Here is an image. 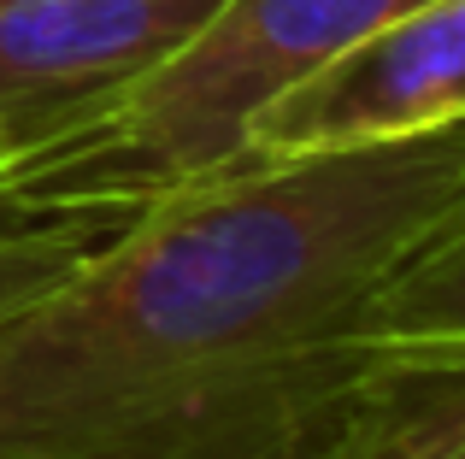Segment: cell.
<instances>
[{
    "label": "cell",
    "instance_id": "cell-1",
    "mask_svg": "<svg viewBox=\"0 0 465 459\" xmlns=\"http://www.w3.org/2000/svg\"><path fill=\"white\" fill-rule=\"evenodd\" d=\"M465 183V118L260 153L118 219L0 318V459H324L377 354L360 307Z\"/></svg>",
    "mask_w": 465,
    "mask_h": 459
},
{
    "label": "cell",
    "instance_id": "cell-8",
    "mask_svg": "<svg viewBox=\"0 0 465 459\" xmlns=\"http://www.w3.org/2000/svg\"><path fill=\"white\" fill-rule=\"evenodd\" d=\"M6 130H0V236H12V230H24V224H42V212H30L18 195H12V183H6Z\"/></svg>",
    "mask_w": 465,
    "mask_h": 459
},
{
    "label": "cell",
    "instance_id": "cell-2",
    "mask_svg": "<svg viewBox=\"0 0 465 459\" xmlns=\"http://www.w3.org/2000/svg\"><path fill=\"white\" fill-rule=\"evenodd\" d=\"M419 0H218L159 65L101 112L18 148L6 183L30 212L130 219L177 183L236 160L248 124L330 54Z\"/></svg>",
    "mask_w": 465,
    "mask_h": 459
},
{
    "label": "cell",
    "instance_id": "cell-6",
    "mask_svg": "<svg viewBox=\"0 0 465 459\" xmlns=\"http://www.w3.org/2000/svg\"><path fill=\"white\" fill-rule=\"evenodd\" d=\"M377 354H465V183L360 307Z\"/></svg>",
    "mask_w": 465,
    "mask_h": 459
},
{
    "label": "cell",
    "instance_id": "cell-3",
    "mask_svg": "<svg viewBox=\"0 0 465 459\" xmlns=\"http://www.w3.org/2000/svg\"><path fill=\"white\" fill-rule=\"evenodd\" d=\"M465 118V0H419L353 35L248 124V148H360Z\"/></svg>",
    "mask_w": 465,
    "mask_h": 459
},
{
    "label": "cell",
    "instance_id": "cell-5",
    "mask_svg": "<svg viewBox=\"0 0 465 459\" xmlns=\"http://www.w3.org/2000/svg\"><path fill=\"white\" fill-rule=\"evenodd\" d=\"M324 459H465V354H383Z\"/></svg>",
    "mask_w": 465,
    "mask_h": 459
},
{
    "label": "cell",
    "instance_id": "cell-4",
    "mask_svg": "<svg viewBox=\"0 0 465 459\" xmlns=\"http://www.w3.org/2000/svg\"><path fill=\"white\" fill-rule=\"evenodd\" d=\"M213 6L218 0H0L6 148H35L65 124L101 112Z\"/></svg>",
    "mask_w": 465,
    "mask_h": 459
},
{
    "label": "cell",
    "instance_id": "cell-7",
    "mask_svg": "<svg viewBox=\"0 0 465 459\" xmlns=\"http://www.w3.org/2000/svg\"><path fill=\"white\" fill-rule=\"evenodd\" d=\"M106 230L113 224L89 219V212H54L42 224H24L12 236H0V318L30 307L35 295H47Z\"/></svg>",
    "mask_w": 465,
    "mask_h": 459
}]
</instances>
